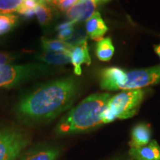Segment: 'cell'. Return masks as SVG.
<instances>
[{"mask_svg": "<svg viewBox=\"0 0 160 160\" xmlns=\"http://www.w3.org/2000/svg\"><path fill=\"white\" fill-rule=\"evenodd\" d=\"M110 93H94L86 97L70 110L56 126L59 136H68L85 133L103 125L102 112L111 99Z\"/></svg>", "mask_w": 160, "mask_h": 160, "instance_id": "7a4b0ae2", "label": "cell"}, {"mask_svg": "<svg viewBox=\"0 0 160 160\" xmlns=\"http://www.w3.org/2000/svg\"><path fill=\"white\" fill-rule=\"evenodd\" d=\"M154 51L156 52V53H157V54L159 56V59H160V44H159V45L155 46V47H154Z\"/></svg>", "mask_w": 160, "mask_h": 160, "instance_id": "cb8c5ba5", "label": "cell"}, {"mask_svg": "<svg viewBox=\"0 0 160 160\" xmlns=\"http://www.w3.org/2000/svg\"><path fill=\"white\" fill-rule=\"evenodd\" d=\"M16 59H17V57L12 53L0 52V65L11 64L15 61Z\"/></svg>", "mask_w": 160, "mask_h": 160, "instance_id": "7402d4cb", "label": "cell"}, {"mask_svg": "<svg viewBox=\"0 0 160 160\" xmlns=\"http://www.w3.org/2000/svg\"><path fill=\"white\" fill-rule=\"evenodd\" d=\"M34 13L41 25H47L53 19V12L47 0H42L38 2Z\"/></svg>", "mask_w": 160, "mask_h": 160, "instance_id": "2e32d148", "label": "cell"}, {"mask_svg": "<svg viewBox=\"0 0 160 160\" xmlns=\"http://www.w3.org/2000/svg\"><path fill=\"white\" fill-rule=\"evenodd\" d=\"M151 127L149 124H137L131 130L129 146L131 148H138L148 145L151 141Z\"/></svg>", "mask_w": 160, "mask_h": 160, "instance_id": "30bf717a", "label": "cell"}, {"mask_svg": "<svg viewBox=\"0 0 160 160\" xmlns=\"http://www.w3.org/2000/svg\"><path fill=\"white\" fill-rule=\"evenodd\" d=\"M128 153L134 160H160V146L156 140H151L142 147L131 148Z\"/></svg>", "mask_w": 160, "mask_h": 160, "instance_id": "7c38bea8", "label": "cell"}, {"mask_svg": "<svg viewBox=\"0 0 160 160\" xmlns=\"http://www.w3.org/2000/svg\"><path fill=\"white\" fill-rule=\"evenodd\" d=\"M48 3H51L59 8L62 11L67 12L76 3L80 0H47Z\"/></svg>", "mask_w": 160, "mask_h": 160, "instance_id": "ffe728a7", "label": "cell"}, {"mask_svg": "<svg viewBox=\"0 0 160 160\" xmlns=\"http://www.w3.org/2000/svg\"><path fill=\"white\" fill-rule=\"evenodd\" d=\"M70 56L71 62L73 66L74 73L77 76L82 74V65L86 64L87 65H90L91 63L87 42L73 46Z\"/></svg>", "mask_w": 160, "mask_h": 160, "instance_id": "9c48e42d", "label": "cell"}, {"mask_svg": "<svg viewBox=\"0 0 160 160\" xmlns=\"http://www.w3.org/2000/svg\"><path fill=\"white\" fill-rule=\"evenodd\" d=\"M36 59L48 65H62L71 62V56L68 53L44 51L39 53Z\"/></svg>", "mask_w": 160, "mask_h": 160, "instance_id": "4fadbf2b", "label": "cell"}, {"mask_svg": "<svg viewBox=\"0 0 160 160\" xmlns=\"http://www.w3.org/2000/svg\"><path fill=\"white\" fill-rule=\"evenodd\" d=\"M24 0H0V14L18 13Z\"/></svg>", "mask_w": 160, "mask_h": 160, "instance_id": "ac0fdd59", "label": "cell"}, {"mask_svg": "<svg viewBox=\"0 0 160 160\" xmlns=\"http://www.w3.org/2000/svg\"><path fill=\"white\" fill-rule=\"evenodd\" d=\"M78 93L79 85L73 77L42 84L20 99L16 114L27 124L49 122L71 107Z\"/></svg>", "mask_w": 160, "mask_h": 160, "instance_id": "6da1fadb", "label": "cell"}, {"mask_svg": "<svg viewBox=\"0 0 160 160\" xmlns=\"http://www.w3.org/2000/svg\"><path fill=\"white\" fill-rule=\"evenodd\" d=\"M75 24H76L75 22H72V21L66 22H64V23L61 24V25H59V26H58L57 30H58V31H60V30L67 28L72 27V26H74Z\"/></svg>", "mask_w": 160, "mask_h": 160, "instance_id": "603a6c76", "label": "cell"}, {"mask_svg": "<svg viewBox=\"0 0 160 160\" xmlns=\"http://www.w3.org/2000/svg\"><path fill=\"white\" fill-rule=\"evenodd\" d=\"M59 155L60 149L57 146L43 144L24 152L19 160H57Z\"/></svg>", "mask_w": 160, "mask_h": 160, "instance_id": "52a82bcc", "label": "cell"}, {"mask_svg": "<svg viewBox=\"0 0 160 160\" xmlns=\"http://www.w3.org/2000/svg\"><path fill=\"white\" fill-rule=\"evenodd\" d=\"M160 82V66L145 69L125 71L117 86V90H137Z\"/></svg>", "mask_w": 160, "mask_h": 160, "instance_id": "8992f818", "label": "cell"}, {"mask_svg": "<svg viewBox=\"0 0 160 160\" xmlns=\"http://www.w3.org/2000/svg\"><path fill=\"white\" fill-rule=\"evenodd\" d=\"M145 92L141 89L130 90L111 97L102 112L103 124H108L116 119H126L137 113L142 102Z\"/></svg>", "mask_w": 160, "mask_h": 160, "instance_id": "3957f363", "label": "cell"}, {"mask_svg": "<svg viewBox=\"0 0 160 160\" xmlns=\"http://www.w3.org/2000/svg\"><path fill=\"white\" fill-rule=\"evenodd\" d=\"M41 42L43 50L46 51L71 53L73 48L70 44L60 39H51L43 37L42 38Z\"/></svg>", "mask_w": 160, "mask_h": 160, "instance_id": "9a60e30c", "label": "cell"}, {"mask_svg": "<svg viewBox=\"0 0 160 160\" xmlns=\"http://www.w3.org/2000/svg\"><path fill=\"white\" fill-rule=\"evenodd\" d=\"M87 36L88 34L85 30L81 28H74V31H73L71 38L66 42L70 44L72 46L79 45V44L87 42Z\"/></svg>", "mask_w": 160, "mask_h": 160, "instance_id": "d6986e66", "label": "cell"}, {"mask_svg": "<svg viewBox=\"0 0 160 160\" xmlns=\"http://www.w3.org/2000/svg\"><path fill=\"white\" fill-rule=\"evenodd\" d=\"M52 68L44 63L0 65V88H13L48 74Z\"/></svg>", "mask_w": 160, "mask_h": 160, "instance_id": "277c9868", "label": "cell"}, {"mask_svg": "<svg viewBox=\"0 0 160 160\" xmlns=\"http://www.w3.org/2000/svg\"><path fill=\"white\" fill-rule=\"evenodd\" d=\"M74 28V26H72V27L60 30V31H59V33H58V37L60 40H62L64 42H68L73 35Z\"/></svg>", "mask_w": 160, "mask_h": 160, "instance_id": "44dd1931", "label": "cell"}, {"mask_svg": "<svg viewBox=\"0 0 160 160\" xmlns=\"http://www.w3.org/2000/svg\"><path fill=\"white\" fill-rule=\"evenodd\" d=\"M18 17L13 13L0 14V36L9 33L17 25Z\"/></svg>", "mask_w": 160, "mask_h": 160, "instance_id": "e0dca14e", "label": "cell"}, {"mask_svg": "<svg viewBox=\"0 0 160 160\" xmlns=\"http://www.w3.org/2000/svg\"><path fill=\"white\" fill-rule=\"evenodd\" d=\"M97 4L91 0H80L72 6L67 13L70 21L73 22H82L89 19L96 12Z\"/></svg>", "mask_w": 160, "mask_h": 160, "instance_id": "ba28073f", "label": "cell"}, {"mask_svg": "<svg viewBox=\"0 0 160 160\" xmlns=\"http://www.w3.org/2000/svg\"><path fill=\"white\" fill-rule=\"evenodd\" d=\"M95 51L96 55L100 61H109L114 53V47L111 38H104L98 42L96 45Z\"/></svg>", "mask_w": 160, "mask_h": 160, "instance_id": "5bb4252c", "label": "cell"}, {"mask_svg": "<svg viewBox=\"0 0 160 160\" xmlns=\"http://www.w3.org/2000/svg\"><path fill=\"white\" fill-rule=\"evenodd\" d=\"M91 1L93 2L96 3V4H97V5L98 3H99L100 2H101V0H91Z\"/></svg>", "mask_w": 160, "mask_h": 160, "instance_id": "d4e9b609", "label": "cell"}, {"mask_svg": "<svg viewBox=\"0 0 160 160\" xmlns=\"http://www.w3.org/2000/svg\"><path fill=\"white\" fill-rule=\"evenodd\" d=\"M119 160H120V159H119ZM123 160H134V159H132V158H131V159H123Z\"/></svg>", "mask_w": 160, "mask_h": 160, "instance_id": "4316f807", "label": "cell"}, {"mask_svg": "<svg viewBox=\"0 0 160 160\" xmlns=\"http://www.w3.org/2000/svg\"><path fill=\"white\" fill-rule=\"evenodd\" d=\"M108 30L107 25L98 11H96L85 22L86 33L91 39L95 41L99 42L102 39Z\"/></svg>", "mask_w": 160, "mask_h": 160, "instance_id": "8fae6325", "label": "cell"}, {"mask_svg": "<svg viewBox=\"0 0 160 160\" xmlns=\"http://www.w3.org/2000/svg\"><path fill=\"white\" fill-rule=\"evenodd\" d=\"M110 0H101V2H108Z\"/></svg>", "mask_w": 160, "mask_h": 160, "instance_id": "484cf974", "label": "cell"}, {"mask_svg": "<svg viewBox=\"0 0 160 160\" xmlns=\"http://www.w3.org/2000/svg\"><path fill=\"white\" fill-rule=\"evenodd\" d=\"M30 142L29 135L22 129L0 128V160H17Z\"/></svg>", "mask_w": 160, "mask_h": 160, "instance_id": "5b68a950", "label": "cell"}]
</instances>
